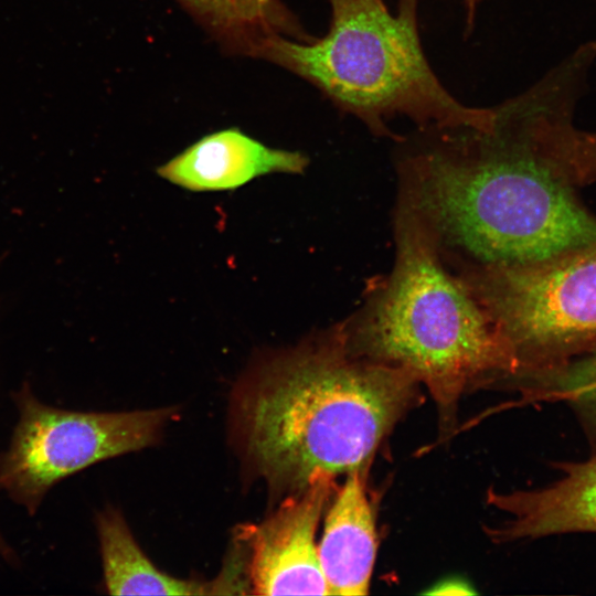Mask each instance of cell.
Instances as JSON below:
<instances>
[{
    "label": "cell",
    "mask_w": 596,
    "mask_h": 596,
    "mask_svg": "<svg viewBox=\"0 0 596 596\" xmlns=\"http://www.w3.org/2000/svg\"><path fill=\"white\" fill-rule=\"evenodd\" d=\"M228 49L254 57L275 35L311 39L280 0H175Z\"/></svg>",
    "instance_id": "12"
},
{
    "label": "cell",
    "mask_w": 596,
    "mask_h": 596,
    "mask_svg": "<svg viewBox=\"0 0 596 596\" xmlns=\"http://www.w3.org/2000/svg\"><path fill=\"white\" fill-rule=\"evenodd\" d=\"M464 2H465V7H466V14H467V20H466L467 28H466V31L470 32L471 28H472V24H473V21H475L477 8H478V4H479L480 0H464Z\"/></svg>",
    "instance_id": "14"
},
{
    "label": "cell",
    "mask_w": 596,
    "mask_h": 596,
    "mask_svg": "<svg viewBox=\"0 0 596 596\" xmlns=\"http://www.w3.org/2000/svg\"><path fill=\"white\" fill-rule=\"evenodd\" d=\"M18 418L7 448L0 451V491L29 515L50 490L99 461L146 448L157 441L170 408L84 412L42 402L23 384L13 392Z\"/></svg>",
    "instance_id": "6"
},
{
    "label": "cell",
    "mask_w": 596,
    "mask_h": 596,
    "mask_svg": "<svg viewBox=\"0 0 596 596\" xmlns=\"http://www.w3.org/2000/svg\"><path fill=\"white\" fill-rule=\"evenodd\" d=\"M331 22L322 38L266 39L254 57L279 65L315 85L340 110L376 137L402 139L387 125L406 116L419 130L472 127L489 130L493 108L469 107L440 83L424 53L418 0H329Z\"/></svg>",
    "instance_id": "4"
},
{
    "label": "cell",
    "mask_w": 596,
    "mask_h": 596,
    "mask_svg": "<svg viewBox=\"0 0 596 596\" xmlns=\"http://www.w3.org/2000/svg\"><path fill=\"white\" fill-rule=\"evenodd\" d=\"M299 151L270 148L238 128L206 135L157 169L158 174L193 192L237 189L269 173L298 174L308 166Z\"/></svg>",
    "instance_id": "9"
},
{
    "label": "cell",
    "mask_w": 596,
    "mask_h": 596,
    "mask_svg": "<svg viewBox=\"0 0 596 596\" xmlns=\"http://www.w3.org/2000/svg\"><path fill=\"white\" fill-rule=\"evenodd\" d=\"M337 487L336 478L319 476L290 493L262 523L244 529L254 594L329 595L316 533Z\"/></svg>",
    "instance_id": "7"
},
{
    "label": "cell",
    "mask_w": 596,
    "mask_h": 596,
    "mask_svg": "<svg viewBox=\"0 0 596 596\" xmlns=\"http://www.w3.org/2000/svg\"><path fill=\"white\" fill-rule=\"evenodd\" d=\"M519 398L510 403H564L578 419L596 454V348L551 371L512 383Z\"/></svg>",
    "instance_id": "13"
},
{
    "label": "cell",
    "mask_w": 596,
    "mask_h": 596,
    "mask_svg": "<svg viewBox=\"0 0 596 596\" xmlns=\"http://www.w3.org/2000/svg\"><path fill=\"white\" fill-rule=\"evenodd\" d=\"M494 321L512 372L497 389L596 348V241L514 266H471L460 277Z\"/></svg>",
    "instance_id": "5"
},
{
    "label": "cell",
    "mask_w": 596,
    "mask_h": 596,
    "mask_svg": "<svg viewBox=\"0 0 596 596\" xmlns=\"http://www.w3.org/2000/svg\"><path fill=\"white\" fill-rule=\"evenodd\" d=\"M596 49L584 43L493 107L491 129L428 128L400 163L402 203L438 248L471 266L539 262L596 241V215L561 173L557 128L574 116Z\"/></svg>",
    "instance_id": "1"
},
{
    "label": "cell",
    "mask_w": 596,
    "mask_h": 596,
    "mask_svg": "<svg viewBox=\"0 0 596 596\" xmlns=\"http://www.w3.org/2000/svg\"><path fill=\"white\" fill-rule=\"evenodd\" d=\"M392 272L351 322V350L404 370L435 402L439 440L458 433L461 397L496 389L512 372L507 343L465 281L441 263L440 251L418 216L400 203Z\"/></svg>",
    "instance_id": "3"
},
{
    "label": "cell",
    "mask_w": 596,
    "mask_h": 596,
    "mask_svg": "<svg viewBox=\"0 0 596 596\" xmlns=\"http://www.w3.org/2000/svg\"><path fill=\"white\" fill-rule=\"evenodd\" d=\"M561 476L529 490H488L486 500L509 518L485 532L494 543L571 533H596V454L558 462Z\"/></svg>",
    "instance_id": "8"
},
{
    "label": "cell",
    "mask_w": 596,
    "mask_h": 596,
    "mask_svg": "<svg viewBox=\"0 0 596 596\" xmlns=\"http://www.w3.org/2000/svg\"><path fill=\"white\" fill-rule=\"evenodd\" d=\"M366 470L345 475L326 510L318 554L329 595H366L379 539Z\"/></svg>",
    "instance_id": "10"
},
{
    "label": "cell",
    "mask_w": 596,
    "mask_h": 596,
    "mask_svg": "<svg viewBox=\"0 0 596 596\" xmlns=\"http://www.w3.org/2000/svg\"><path fill=\"white\" fill-rule=\"evenodd\" d=\"M422 402L411 374L354 353L340 323L263 361L238 397L237 426L256 472L292 493L319 476L370 471Z\"/></svg>",
    "instance_id": "2"
},
{
    "label": "cell",
    "mask_w": 596,
    "mask_h": 596,
    "mask_svg": "<svg viewBox=\"0 0 596 596\" xmlns=\"http://www.w3.org/2000/svg\"><path fill=\"white\" fill-rule=\"evenodd\" d=\"M104 584L110 595H205L213 585L170 576L146 556L124 517L107 508L95 517Z\"/></svg>",
    "instance_id": "11"
}]
</instances>
